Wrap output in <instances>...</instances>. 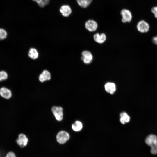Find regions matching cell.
I'll use <instances>...</instances> for the list:
<instances>
[{"label":"cell","instance_id":"18","mask_svg":"<svg viewBox=\"0 0 157 157\" xmlns=\"http://www.w3.org/2000/svg\"><path fill=\"white\" fill-rule=\"evenodd\" d=\"M36 2L38 5L41 8H43L47 5L50 0H32Z\"/></svg>","mask_w":157,"mask_h":157},{"label":"cell","instance_id":"2","mask_svg":"<svg viewBox=\"0 0 157 157\" xmlns=\"http://www.w3.org/2000/svg\"><path fill=\"white\" fill-rule=\"evenodd\" d=\"M69 134L64 131H62L58 132L56 137L57 142L60 144L65 143L69 139Z\"/></svg>","mask_w":157,"mask_h":157},{"label":"cell","instance_id":"12","mask_svg":"<svg viewBox=\"0 0 157 157\" xmlns=\"http://www.w3.org/2000/svg\"><path fill=\"white\" fill-rule=\"evenodd\" d=\"M93 38L96 42L99 44L104 43L106 39V35L104 33H97L94 35Z\"/></svg>","mask_w":157,"mask_h":157},{"label":"cell","instance_id":"16","mask_svg":"<svg viewBox=\"0 0 157 157\" xmlns=\"http://www.w3.org/2000/svg\"><path fill=\"white\" fill-rule=\"evenodd\" d=\"M28 55L31 58L35 59L38 57V53L35 49L31 48L29 50Z\"/></svg>","mask_w":157,"mask_h":157},{"label":"cell","instance_id":"23","mask_svg":"<svg viewBox=\"0 0 157 157\" xmlns=\"http://www.w3.org/2000/svg\"><path fill=\"white\" fill-rule=\"evenodd\" d=\"M152 41L154 44L157 45V35L153 38Z\"/></svg>","mask_w":157,"mask_h":157},{"label":"cell","instance_id":"5","mask_svg":"<svg viewBox=\"0 0 157 157\" xmlns=\"http://www.w3.org/2000/svg\"><path fill=\"white\" fill-rule=\"evenodd\" d=\"M137 28L140 32L144 33L147 32L150 28L149 24L144 20L139 21L137 25Z\"/></svg>","mask_w":157,"mask_h":157},{"label":"cell","instance_id":"1","mask_svg":"<svg viewBox=\"0 0 157 157\" xmlns=\"http://www.w3.org/2000/svg\"><path fill=\"white\" fill-rule=\"evenodd\" d=\"M146 144L151 147V153L153 154H157V136L150 134L148 135L145 140Z\"/></svg>","mask_w":157,"mask_h":157},{"label":"cell","instance_id":"21","mask_svg":"<svg viewBox=\"0 0 157 157\" xmlns=\"http://www.w3.org/2000/svg\"><path fill=\"white\" fill-rule=\"evenodd\" d=\"M151 10V12L154 14L155 17L157 19V6L152 7Z\"/></svg>","mask_w":157,"mask_h":157},{"label":"cell","instance_id":"9","mask_svg":"<svg viewBox=\"0 0 157 157\" xmlns=\"http://www.w3.org/2000/svg\"><path fill=\"white\" fill-rule=\"evenodd\" d=\"M59 11L62 15L65 17L69 16L72 12L70 7L68 5H64L61 6Z\"/></svg>","mask_w":157,"mask_h":157},{"label":"cell","instance_id":"8","mask_svg":"<svg viewBox=\"0 0 157 157\" xmlns=\"http://www.w3.org/2000/svg\"><path fill=\"white\" fill-rule=\"evenodd\" d=\"M28 139L26 135L24 134H19L18 138L16 140V142L21 147L26 146L28 143Z\"/></svg>","mask_w":157,"mask_h":157},{"label":"cell","instance_id":"22","mask_svg":"<svg viewBox=\"0 0 157 157\" xmlns=\"http://www.w3.org/2000/svg\"><path fill=\"white\" fill-rule=\"evenodd\" d=\"M5 157H16V156L13 152H10L7 154Z\"/></svg>","mask_w":157,"mask_h":157},{"label":"cell","instance_id":"11","mask_svg":"<svg viewBox=\"0 0 157 157\" xmlns=\"http://www.w3.org/2000/svg\"><path fill=\"white\" fill-rule=\"evenodd\" d=\"M104 88L105 90L111 94H113L116 90V85L112 82H108L106 83Z\"/></svg>","mask_w":157,"mask_h":157},{"label":"cell","instance_id":"13","mask_svg":"<svg viewBox=\"0 0 157 157\" xmlns=\"http://www.w3.org/2000/svg\"><path fill=\"white\" fill-rule=\"evenodd\" d=\"M50 79V73L47 70H44L42 73L40 74L39 77V79L41 82H43L47 80H49Z\"/></svg>","mask_w":157,"mask_h":157},{"label":"cell","instance_id":"3","mask_svg":"<svg viewBox=\"0 0 157 157\" xmlns=\"http://www.w3.org/2000/svg\"><path fill=\"white\" fill-rule=\"evenodd\" d=\"M63 108L60 106H54L51 108L52 113L58 121H61L63 119Z\"/></svg>","mask_w":157,"mask_h":157},{"label":"cell","instance_id":"6","mask_svg":"<svg viewBox=\"0 0 157 157\" xmlns=\"http://www.w3.org/2000/svg\"><path fill=\"white\" fill-rule=\"evenodd\" d=\"M81 60L84 63L89 64L92 61L93 57L90 52L88 51H85L82 53Z\"/></svg>","mask_w":157,"mask_h":157},{"label":"cell","instance_id":"15","mask_svg":"<svg viewBox=\"0 0 157 157\" xmlns=\"http://www.w3.org/2000/svg\"><path fill=\"white\" fill-rule=\"evenodd\" d=\"M92 0H76L78 5L81 7L85 8L91 3Z\"/></svg>","mask_w":157,"mask_h":157},{"label":"cell","instance_id":"4","mask_svg":"<svg viewBox=\"0 0 157 157\" xmlns=\"http://www.w3.org/2000/svg\"><path fill=\"white\" fill-rule=\"evenodd\" d=\"M122 17V21L123 23L130 22L132 18V15L131 11L128 9H124L122 10L120 12Z\"/></svg>","mask_w":157,"mask_h":157},{"label":"cell","instance_id":"7","mask_svg":"<svg viewBox=\"0 0 157 157\" xmlns=\"http://www.w3.org/2000/svg\"><path fill=\"white\" fill-rule=\"evenodd\" d=\"M86 29L90 32L95 31L98 28V24L94 20L90 19L87 21L85 24Z\"/></svg>","mask_w":157,"mask_h":157},{"label":"cell","instance_id":"10","mask_svg":"<svg viewBox=\"0 0 157 157\" xmlns=\"http://www.w3.org/2000/svg\"><path fill=\"white\" fill-rule=\"evenodd\" d=\"M0 95L4 99H9L12 97V93L10 90L6 88L3 87L0 89Z\"/></svg>","mask_w":157,"mask_h":157},{"label":"cell","instance_id":"24","mask_svg":"<svg viewBox=\"0 0 157 157\" xmlns=\"http://www.w3.org/2000/svg\"><path fill=\"white\" fill-rule=\"evenodd\" d=\"M0 157H1V156H0Z\"/></svg>","mask_w":157,"mask_h":157},{"label":"cell","instance_id":"14","mask_svg":"<svg viewBox=\"0 0 157 157\" xmlns=\"http://www.w3.org/2000/svg\"><path fill=\"white\" fill-rule=\"evenodd\" d=\"M120 121L122 124H124L129 121L130 117L126 112H123L121 113L120 114Z\"/></svg>","mask_w":157,"mask_h":157},{"label":"cell","instance_id":"19","mask_svg":"<svg viewBox=\"0 0 157 157\" xmlns=\"http://www.w3.org/2000/svg\"><path fill=\"white\" fill-rule=\"evenodd\" d=\"M8 77V75L6 72L4 71H0V81L6 79Z\"/></svg>","mask_w":157,"mask_h":157},{"label":"cell","instance_id":"20","mask_svg":"<svg viewBox=\"0 0 157 157\" xmlns=\"http://www.w3.org/2000/svg\"><path fill=\"white\" fill-rule=\"evenodd\" d=\"M7 35V32L4 29L0 28V40H3L5 39Z\"/></svg>","mask_w":157,"mask_h":157},{"label":"cell","instance_id":"17","mask_svg":"<svg viewBox=\"0 0 157 157\" xmlns=\"http://www.w3.org/2000/svg\"><path fill=\"white\" fill-rule=\"evenodd\" d=\"M83 125L82 123L79 121H76L72 125V129L75 131H78L82 129Z\"/></svg>","mask_w":157,"mask_h":157}]
</instances>
